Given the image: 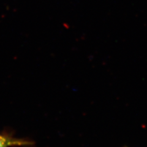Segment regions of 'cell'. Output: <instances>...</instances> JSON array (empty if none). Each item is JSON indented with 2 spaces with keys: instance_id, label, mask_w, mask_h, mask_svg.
<instances>
[{
  "instance_id": "1",
  "label": "cell",
  "mask_w": 147,
  "mask_h": 147,
  "mask_svg": "<svg viewBox=\"0 0 147 147\" xmlns=\"http://www.w3.org/2000/svg\"><path fill=\"white\" fill-rule=\"evenodd\" d=\"M31 144L30 142L26 140L0 135V147L28 146Z\"/></svg>"
}]
</instances>
